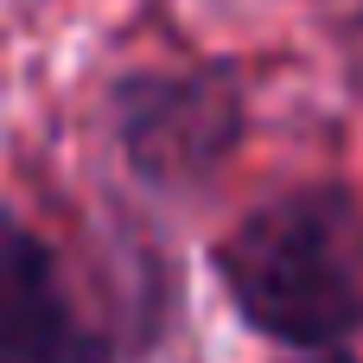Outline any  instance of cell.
<instances>
[{
    "instance_id": "cell-1",
    "label": "cell",
    "mask_w": 363,
    "mask_h": 363,
    "mask_svg": "<svg viewBox=\"0 0 363 363\" xmlns=\"http://www.w3.org/2000/svg\"><path fill=\"white\" fill-rule=\"evenodd\" d=\"M217 274L274 345H345L363 332V204L338 185L287 191L217 242Z\"/></svg>"
},
{
    "instance_id": "cell-2",
    "label": "cell",
    "mask_w": 363,
    "mask_h": 363,
    "mask_svg": "<svg viewBox=\"0 0 363 363\" xmlns=\"http://www.w3.org/2000/svg\"><path fill=\"white\" fill-rule=\"evenodd\" d=\"M0 363H108L57 255L13 217H0Z\"/></svg>"
},
{
    "instance_id": "cell-3",
    "label": "cell",
    "mask_w": 363,
    "mask_h": 363,
    "mask_svg": "<svg viewBox=\"0 0 363 363\" xmlns=\"http://www.w3.org/2000/svg\"><path fill=\"white\" fill-rule=\"evenodd\" d=\"M128 147L147 172H198L223 153V140L236 134V108L230 96H211L198 77L185 83H140L128 102Z\"/></svg>"
}]
</instances>
